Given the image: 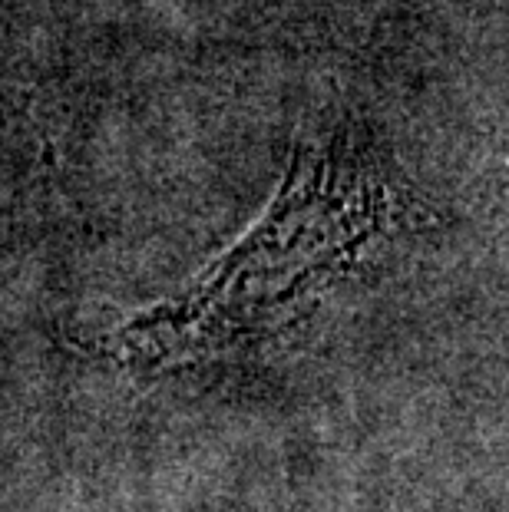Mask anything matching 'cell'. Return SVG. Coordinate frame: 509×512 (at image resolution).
I'll return each instance as SVG.
<instances>
[{
  "label": "cell",
  "instance_id": "obj_1",
  "mask_svg": "<svg viewBox=\"0 0 509 512\" xmlns=\"http://www.w3.org/2000/svg\"><path fill=\"white\" fill-rule=\"evenodd\" d=\"M407 212L391 166L357 126L301 136L262 219L182 298L123 324L119 354L169 367L288 331L324 291L357 275Z\"/></svg>",
  "mask_w": 509,
  "mask_h": 512
}]
</instances>
